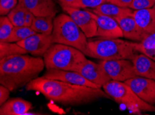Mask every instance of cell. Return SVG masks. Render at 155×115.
Listing matches in <instances>:
<instances>
[{"instance_id": "2", "label": "cell", "mask_w": 155, "mask_h": 115, "mask_svg": "<svg viewBox=\"0 0 155 115\" xmlns=\"http://www.w3.org/2000/svg\"><path fill=\"white\" fill-rule=\"evenodd\" d=\"M45 67L43 59L18 55L0 59V83L11 92L26 86Z\"/></svg>"}, {"instance_id": "22", "label": "cell", "mask_w": 155, "mask_h": 115, "mask_svg": "<svg viewBox=\"0 0 155 115\" xmlns=\"http://www.w3.org/2000/svg\"><path fill=\"white\" fill-rule=\"evenodd\" d=\"M28 53L15 42L0 41V59L9 56L25 55Z\"/></svg>"}, {"instance_id": "18", "label": "cell", "mask_w": 155, "mask_h": 115, "mask_svg": "<svg viewBox=\"0 0 155 115\" xmlns=\"http://www.w3.org/2000/svg\"><path fill=\"white\" fill-rule=\"evenodd\" d=\"M133 16L142 30L147 34L155 32V10L153 8L134 11Z\"/></svg>"}, {"instance_id": "34", "label": "cell", "mask_w": 155, "mask_h": 115, "mask_svg": "<svg viewBox=\"0 0 155 115\" xmlns=\"http://www.w3.org/2000/svg\"><path fill=\"white\" fill-rule=\"evenodd\" d=\"M154 112H155V105H154Z\"/></svg>"}, {"instance_id": "24", "label": "cell", "mask_w": 155, "mask_h": 115, "mask_svg": "<svg viewBox=\"0 0 155 115\" xmlns=\"http://www.w3.org/2000/svg\"><path fill=\"white\" fill-rule=\"evenodd\" d=\"M14 26L8 16H1L0 18V41L8 42L12 35Z\"/></svg>"}, {"instance_id": "8", "label": "cell", "mask_w": 155, "mask_h": 115, "mask_svg": "<svg viewBox=\"0 0 155 115\" xmlns=\"http://www.w3.org/2000/svg\"><path fill=\"white\" fill-rule=\"evenodd\" d=\"M61 7L65 13L80 28L87 38H92L96 36L97 26L92 12L72 6H61Z\"/></svg>"}, {"instance_id": "15", "label": "cell", "mask_w": 155, "mask_h": 115, "mask_svg": "<svg viewBox=\"0 0 155 115\" xmlns=\"http://www.w3.org/2000/svg\"><path fill=\"white\" fill-rule=\"evenodd\" d=\"M35 17H56L58 10L54 0H19Z\"/></svg>"}, {"instance_id": "30", "label": "cell", "mask_w": 155, "mask_h": 115, "mask_svg": "<svg viewBox=\"0 0 155 115\" xmlns=\"http://www.w3.org/2000/svg\"><path fill=\"white\" fill-rule=\"evenodd\" d=\"M133 0H107V2L116 4L117 6L121 7H128L130 8Z\"/></svg>"}, {"instance_id": "25", "label": "cell", "mask_w": 155, "mask_h": 115, "mask_svg": "<svg viewBox=\"0 0 155 115\" xmlns=\"http://www.w3.org/2000/svg\"><path fill=\"white\" fill-rule=\"evenodd\" d=\"M36 33L31 27L29 26H21V27H14L12 35H11L8 42H15L22 41L27 39V37L31 35Z\"/></svg>"}, {"instance_id": "5", "label": "cell", "mask_w": 155, "mask_h": 115, "mask_svg": "<svg viewBox=\"0 0 155 115\" xmlns=\"http://www.w3.org/2000/svg\"><path fill=\"white\" fill-rule=\"evenodd\" d=\"M43 60L47 70L76 71L87 59L86 55L76 48L54 43L44 55Z\"/></svg>"}, {"instance_id": "1", "label": "cell", "mask_w": 155, "mask_h": 115, "mask_svg": "<svg viewBox=\"0 0 155 115\" xmlns=\"http://www.w3.org/2000/svg\"><path fill=\"white\" fill-rule=\"evenodd\" d=\"M26 90L36 91L48 99L66 105L88 104L100 98H110L101 88L74 85L44 76L38 77L28 83Z\"/></svg>"}, {"instance_id": "19", "label": "cell", "mask_w": 155, "mask_h": 115, "mask_svg": "<svg viewBox=\"0 0 155 115\" xmlns=\"http://www.w3.org/2000/svg\"><path fill=\"white\" fill-rule=\"evenodd\" d=\"M90 11L97 15L108 16L114 19L124 15H132L134 13V10L130 8L121 7L109 2H105Z\"/></svg>"}, {"instance_id": "7", "label": "cell", "mask_w": 155, "mask_h": 115, "mask_svg": "<svg viewBox=\"0 0 155 115\" xmlns=\"http://www.w3.org/2000/svg\"><path fill=\"white\" fill-rule=\"evenodd\" d=\"M100 63L111 80L124 82L138 76L130 59L101 60Z\"/></svg>"}, {"instance_id": "23", "label": "cell", "mask_w": 155, "mask_h": 115, "mask_svg": "<svg viewBox=\"0 0 155 115\" xmlns=\"http://www.w3.org/2000/svg\"><path fill=\"white\" fill-rule=\"evenodd\" d=\"M27 11V9L19 3L7 16L15 27L25 26V19Z\"/></svg>"}, {"instance_id": "29", "label": "cell", "mask_w": 155, "mask_h": 115, "mask_svg": "<svg viewBox=\"0 0 155 115\" xmlns=\"http://www.w3.org/2000/svg\"><path fill=\"white\" fill-rule=\"evenodd\" d=\"M11 92V91L7 87L1 84L0 86V106L9 99Z\"/></svg>"}, {"instance_id": "4", "label": "cell", "mask_w": 155, "mask_h": 115, "mask_svg": "<svg viewBox=\"0 0 155 115\" xmlns=\"http://www.w3.org/2000/svg\"><path fill=\"white\" fill-rule=\"evenodd\" d=\"M52 37L54 43L72 46L88 56L87 37L67 13H61L54 18Z\"/></svg>"}, {"instance_id": "10", "label": "cell", "mask_w": 155, "mask_h": 115, "mask_svg": "<svg viewBox=\"0 0 155 115\" xmlns=\"http://www.w3.org/2000/svg\"><path fill=\"white\" fill-rule=\"evenodd\" d=\"M138 97L152 105H155V80L135 77L124 81Z\"/></svg>"}, {"instance_id": "13", "label": "cell", "mask_w": 155, "mask_h": 115, "mask_svg": "<svg viewBox=\"0 0 155 115\" xmlns=\"http://www.w3.org/2000/svg\"><path fill=\"white\" fill-rule=\"evenodd\" d=\"M93 13V12H92ZM97 22V30L95 37L104 39H116L123 37V31L114 18L93 13Z\"/></svg>"}, {"instance_id": "9", "label": "cell", "mask_w": 155, "mask_h": 115, "mask_svg": "<svg viewBox=\"0 0 155 115\" xmlns=\"http://www.w3.org/2000/svg\"><path fill=\"white\" fill-rule=\"evenodd\" d=\"M28 53L34 57H43L45 54L54 44L51 35L35 33L24 40L17 42Z\"/></svg>"}, {"instance_id": "20", "label": "cell", "mask_w": 155, "mask_h": 115, "mask_svg": "<svg viewBox=\"0 0 155 115\" xmlns=\"http://www.w3.org/2000/svg\"><path fill=\"white\" fill-rule=\"evenodd\" d=\"M31 27L36 33L51 35L54 29V17H36Z\"/></svg>"}, {"instance_id": "3", "label": "cell", "mask_w": 155, "mask_h": 115, "mask_svg": "<svg viewBox=\"0 0 155 115\" xmlns=\"http://www.w3.org/2000/svg\"><path fill=\"white\" fill-rule=\"evenodd\" d=\"M88 57L100 60L130 59L138 52L136 42L123 40L120 38L104 39L88 41Z\"/></svg>"}, {"instance_id": "21", "label": "cell", "mask_w": 155, "mask_h": 115, "mask_svg": "<svg viewBox=\"0 0 155 115\" xmlns=\"http://www.w3.org/2000/svg\"><path fill=\"white\" fill-rule=\"evenodd\" d=\"M136 48L138 53L155 61V32L149 35L141 42H136Z\"/></svg>"}, {"instance_id": "6", "label": "cell", "mask_w": 155, "mask_h": 115, "mask_svg": "<svg viewBox=\"0 0 155 115\" xmlns=\"http://www.w3.org/2000/svg\"><path fill=\"white\" fill-rule=\"evenodd\" d=\"M104 92L118 104H123L134 114L154 112V106L144 101L124 82L111 80L102 86Z\"/></svg>"}, {"instance_id": "32", "label": "cell", "mask_w": 155, "mask_h": 115, "mask_svg": "<svg viewBox=\"0 0 155 115\" xmlns=\"http://www.w3.org/2000/svg\"><path fill=\"white\" fill-rule=\"evenodd\" d=\"M58 1L60 3L61 6L73 7L77 2V0H58Z\"/></svg>"}, {"instance_id": "26", "label": "cell", "mask_w": 155, "mask_h": 115, "mask_svg": "<svg viewBox=\"0 0 155 115\" xmlns=\"http://www.w3.org/2000/svg\"><path fill=\"white\" fill-rule=\"evenodd\" d=\"M107 0H77L73 7L82 9H93L107 2Z\"/></svg>"}, {"instance_id": "12", "label": "cell", "mask_w": 155, "mask_h": 115, "mask_svg": "<svg viewBox=\"0 0 155 115\" xmlns=\"http://www.w3.org/2000/svg\"><path fill=\"white\" fill-rule=\"evenodd\" d=\"M43 76L48 79H55L74 85L90 87L94 88H101L98 85L92 83L84 77L79 72L72 70H63L57 69L47 70Z\"/></svg>"}, {"instance_id": "27", "label": "cell", "mask_w": 155, "mask_h": 115, "mask_svg": "<svg viewBox=\"0 0 155 115\" xmlns=\"http://www.w3.org/2000/svg\"><path fill=\"white\" fill-rule=\"evenodd\" d=\"M19 4V0H0L1 16H7Z\"/></svg>"}, {"instance_id": "16", "label": "cell", "mask_w": 155, "mask_h": 115, "mask_svg": "<svg viewBox=\"0 0 155 115\" xmlns=\"http://www.w3.org/2000/svg\"><path fill=\"white\" fill-rule=\"evenodd\" d=\"M137 74L155 80V61L143 53H138L131 59Z\"/></svg>"}, {"instance_id": "14", "label": "cell", "mask_w": 155, "mask_h": 115, "mask_svg": "<svg viewBox=\"0 0 155 115\" xmlns=\"http://www.w3.org/2000/svg\"><path fill=\"white\" fill-rule=\"evenodd\" d=\"M123 31V37L134 42H141L149 34L142 30L132 15L122 16L115 19Z\"/></svg>"}, {"instance_id": "31", "label": "cell", "mask_w": 155, "mask_h": 115, "mask_svg": "<svg viewBox=\"0 0 155 115\" xmlns=\"http://www.w3.org/2000/svg\"><path fill=\"white\" fill-rule=\"evenodd\" d=\"M34 15H33V13L27 10V13H26L25 15V26H29L31 27L33 22H34V19H35Z\"/></svg>"}, {"instance_id": "33", "label": "cell", "mask_w": 155, "mask_h": 115, "mask_svg": "<svg viewBox=\"0 0 155 115\" xmlns=\"http://www.w3.org/2000/svg\"><path fill=\"white\" fill-rule=\"evenodd\" d=\"M152 8H153L154 9V10H155V3H154V5L153 6V7H152Z\"/></svg>"}, {"instance_id": "17", "label": "cell", "mask_w": 155, "mask_h": 115, "mask_svg": "<svg viewBox=\"0 0 155 115\" xmlns=\"http://www.w3.org/2000/svg\"><path fill=\"white\" fill-rule=\"evenodd\" d=\"M32 108L31 102L22 98H9L0 106L1 115H24Z\"/></svg>"}, {"instance_id": "28", "label": "cell", "mask_w": 155, "mask_h": 115, "mask_svg": "<svg viewBox=\"0 0 155 115\" xmlns=\"http://www.w3.org/2000/svg\"><path fill=\"white\" fill-rule=\"evenodd\" d=\"M155 0H133L130 8L134 11L152 8Z\"/></svg>"}, {"instance_id": "11", "label": "cell", "mask_w": 155, "mask_h": 115, "mask_svg": "<svg viewBox=\"0 0 155 115\" xmlns=\"http://www.w3.org/2000/svg\"><path fill=\"white\" fill-rule=\"evenodd\" d=\"M76 71L79 72L87 80L100 86L101 88L111 80L100 63H95L89 59L79 65Z\"/></svg>"}]
</instances>
